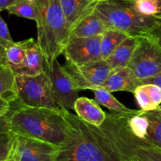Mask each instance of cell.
Listing matches in <instances>:
<instances>
[{
  "mask_svg": "<svg viewBox=\"0 0 161 161\" xmlns=\"http://www.w3.org/2000/svg\"><path fill=\"white\" fill-rule=\"evenodd\" d=\"M62 111L69 127L55 161H122L117 149L100 127L84 122L69 110Z\"/></svg>",
  "mask_w": 161,
  "mask_h": 161,
  "instance_id": "1",
  "label": "cell"
},
{
  "mask_svg": "<svg viewBox=\"0 0 161 161\" xmlns=\"http://www.w3.org/2000/svg\"><path fill=\"white\" fill-rule=\"evenodd\" d=\"M11 132L60 146L67 137L69 123L62 109L20 106L9 113Z\"/></svg>",
  "mask_w": 161,
  "mask_h": 161,
  "instance_id": "2",
  "label": "cell"
},
{
  "mask_svg": "<svg viewBox=\"0 0 161 161\" xmlns=\"http://www.w3.org/2000/svg\"><path fill=\"white\" fill-rule=\"evenodd\" d=\"M38 6L37 43L44 58V67L51 68L63 53L71 37L59 0H36Z\"/></svg>",
  "mask_w": 161,
  "mask_h": 161,
  "instance_id": "3",
  "label": "cell"
},
{
  "mask_svg": "<svg viewBox=\"0 0 161 161\" xmlns=\"http://www.w3.org/2000/svg\"><path fill=\"white\" fill-rule=\"evenodd\" d=\"M94 12L108 29L122 31L129 36L145 37L161 27L160 16H146L134 7L133 0H100Z\"/></svg>",
  "mask_w": 161,
  "mask_h": 161,
  "instance_id": "4",
  "label": "cell"
},
{
  "mask_svg": "<svg viewBox=\"0 0 161 161\" xmlns=\"http://www.w3.org/2000/svg\"><path fill=\"white\" fill-rule=\"evenodd\" d=\"M18 97L16 102L21 106L61 110L53 97L50 80L44 71L34 76L17 75Z\"/></svg>",
  "mask_w": 161,
  "mask_h": 161,
  "instance_id": "5",
  "label": "cell"
},
{
  "mask_svg": "<svg viewBox=\"0 0 161 161\" xmlns=\"http://www.w3.org/2000/svg\"><path fill=\"white\" fill-rule=\"evenodd\" d=\"M128 67L141 81L161 72V47L155 33L140 38Z\"/></svg>",
  "mask_w": 161,
  "mask_h": 161,
  "instance_id": "6",
  "label": "cell"
},
{
  "mask_svg": "<svg viewBox=\"0 0 161 161\" xmlns=\"http://www.w3.org/2000/svg\"><path fill=\"white\" fill-rule=\"evenodd\" d=\"M58 149L51 143L14 134L6 161H55Z\"/></svg>",
  "mask_w": 161,
  "mask_h": 161,
  "instance_id": "7",
  "label": "cell"
},
{
  "mask_svg": "<svg viewBox=\"0 0 161 161\" xmlns=\"http://www.w3.org/2000/svg\"><path fill=\"white\" fill-rule=\"evenodd\" d=\"M75 83L78 90L98 89L105 83L112 70L105 60L76 65L66 61L63 66Z\"/></svg>",
  "mask_w": 161,
  "mask_h": 161,
  "instance_id": "8",
  "label": "cell"
},
{
  "mask_svg": "<svg viewBox=\"0 0 161 161\" xmlns=\"http://www.w3.org/2000/svg\"><path fill=\"white\" fill-rule=\"evenodd\" d=\"M45 72L50 80L53 97L61 109L71 110L78 98V88L65 69L55 60L51 68H46Z\"/></svg>",
  "mask_w": 161,
  "mask_h": 161,
  "instance_id": "9",
  "label": "cell"
},
{
  "mask_svg": "<svg viewBox=\"0 0 161 161\" xmlns=\"http://www.w3.org/2000/svg\"><path fill=\"white\" fill-rule=\"evenodd\" d=\"M101 39L102 36L94 37L71 36L63 51L66 61L82 65L102 60L100 49Z\"/></svg>",
  "mask_w": 161,
  "mask_h": 161,
  "instance_id": "10",
  "label": "cell"
},
{
  "mask_svg": "<svg viewBox=\"0 0 161 161\" xmlns=\"http://www.w3.org/2000/svg\"><path fill=\"white\" fill-rule=\"evenodd\" d=\"M68 27L72 30L84 18L94 12L100 0H59Z\"/></svg>",
  "mask_w": 161,
  "mask_h": 161,
  "instance_id": "11",
  "label": "cell"
},
{
  "mask_svg": "<svg viewBox=\"0 0 161 161\" xmlns=\"http://www.w3.org/2000/svg\"><path fill=\"white\" fill-rule=\"evenodd\" d=\"M10 67L17 75L34 76L39 75L45 71L43 55L37 42H36L34 39L31 38V42L27 49L26 57L22 64Z\"/></svg>",
  "mask_w": 161,
  "mask_h": 161,
  "instance_id": "12",
  "label": "cell"
},
{
  "mask_svg": "<svg viewBox=\"0 0 161 161\" xmlns=\"http://www.w3.org/2000/svg\"><path fill=\"white\" fill-rule=\"evenodd\" d=\"M141 84H142V81L135 75L133 71L129 67H125L111 72L109 76L101 88L112 93L116 91L134 93L135 89Z\"/></svg>",
  "mask_w": 161,
  "mask_h": 161,
  "instance_id": "13",
  "label": "cell"
},
{
  "mask_svg": "<svg viewBox=\"0 0 161 161\" xmlns=\"http://www.w3.org/2000/svg\"><path fill=\"white\" fill-rule=\"evenodd\" d=\"M74 110L82 120L94 127H100L106 119L105 113L99 104L86 97H78L74 104Z\"/></svg>",
  "mask_w": 161,
  "mask_h": 161,
  "instance_id": "14",
  "label": "cell"
},
{
  "mask_svg": "<svg viewBox=\"0 0 161 161\" xmlns=\"http://www.w3.org/2000/svg\"><path fill=\"white\" fill-rule=\"evenodd\" d=\"M140 38L129 36L105 60L111 68L112 72L128 67L132 55L140 41Z\"/></svg>",
  "mask_w": 161,
  "mask_h": 161,
  "instance_id": "15",
  "label": "cell"
},
{
  "mask_svg": "<svg viewBox=\"0 0 161 161\" xmlns=\"http://www.w3.org/2000/svg\"><path fill=\"white\" fill-rule=\"evenodd\" d=\"M142 110L153 111L161 105V87L152 83H142L133 93Z\"/></svg>",
  "mask_w": 161,
  "mask_h": 161,
  "instance_id": "16",
  "label": "cell"
},
{
  "mask_svg": "<svg viewBox=\"0 0 161 161\" xmlns=\"http://www.w3.org/2000/svg\"><path fill=\"white\" fill-rule=\"evenodd\" d=\"M127 152L142 161H161V149L146 140L138 138L133 133L127 142Z\"/></svg>",
  "mask_w": 161,
  "mask_h": 161,
  "instance_id": "17",
  "label": "cell"
},
{
  "mask_svg": "<svg viewBox=\"0 0 161 161\" xmlns=\"http://www.w3.org/2000/svg\"><path fill=\"white\" fill-rule=\"evenodd\" d=\"M108 28L98 15L94 12L83 19L71 32V36L94 37L102 36Z\"/></svg>",
  "mask_w": 161,
  "mask_h": 161,
  "instance_id": "18",
  "label": "cell"
},
{
  "mask_svg": "<svg viewBox=\"0 0 161 161\" xmlns=\"http://www.w3.org/2000/svg\"><path fill=\"white\" fill-rule=\"evenodd\" d=\"M0 97L10 104L18 97L17 75L9 64L0 65Z\"/></svg>",
  "mask_w": 161,
  "mask_h": 161,
  "instance_id": "19",
  "label": "cell"
},
{
  "mask_svg": "<svg viewBox=\"0 0 161 161\" xmlns=\"http://www.w3.org/2000/svg\"><path fill=\"white\" fill-rule=\"evenodd\" d=\"M94 94V100L100 105L106 107L108 110L113 112V113L124 115V116H134V115L139 114L141 110H134L127 108L125 105L119 102L114 96L112 94V92L103 89L98 88L93 91Z\"/></svg>",
  "mask_w": 161,
  "mask_h": 161,
  "instance_id": "20",
  "label": "cell"
},
{
  "mask_svg": "<svg viewBox=\"0 0 161 161\" xmlns=\"http://www.w3.org/2000/svg\"><path fill=\"white\" fill-rule=\"evenodd\" d=\"M128 35L113 29H108L102 36L100 42L102 60H106L115 50L128 38Z\"/></svg>",
  "mask_w": 161,
  "mask_h": 161,
  "instance_id": "21",
  "label": "cell"
},
{
  "mask_svg": "<svg viewBox=\"0 0 161 161\" xmlns=\"http://www.w3.org/2000/svg\"><path fill=\"white\" fill-rule=\"evenodd\" d=\"M143 115L149 119V125L145 140L161 149V113L157 109L145 112Z\"/></svg>",
  "mask_w": 161,
  "mask_h": 161,
  "instance_id": "22",
  "label": "cell"
},
{
  "mask_svg": "<svg viewBox=\"0 0 161 161\" xmlns=\"http://www.w3.org/2000/svg\"><path fill=\"white\" fill-rule=\"evenodd\" d=\"M6 10L9 14L35 20L38 18V6L36 0H19Z\"/></svg>",
  "mask_w": 161,
  "mask_h": 161,
  "instance_id": "23",
  "label": "cell"
},
{
  "mask_svg": "<svg viewBox=\"0 0 161 161\" xmlns=\"http://www.w3.org/2000/svg\"><path fill=\"white\" fill-rule=\"evenodd\" d=\"M31 40V38L20 42H14L6 48V57L9 65L16 66L22 64Z\"/></svg>",
  "mask_w": 161,
  "mask_h": 161,
  "instance_id": "24",
  "label": "cell"
},
{
  "mask_svg": "<svg viewBox=\"0 0 161 161\" xmlns=\"http://www.w3.org/2000/svg\"><path fill=\"white\" fill-rule=\"evenodd\" d=\"M127 124L132 133L141 139H145L147 135L149 122L148 118L143 115L142 110L139 114L129 116L127 119Z\"/></svg>",
  "mask_w": 161,
  "mask_h": 161,
  "instance_id": "25",
  "label": "cell"
},
{
  "mask_svg": "<svg viewBox=\"0 0 161 161\" xmlns=\"http://www.w3.org/2000/svg\"><path fill=\"white\" fill-rule=\"evenodd\" d=\"M135 9L146 16H157L161 14V0H133Z\"/></svg>",
  "mask_w": 161,
  "mask_h": 161,
  "instance_id": "26",
  "label": "cell"
},
{
  "mask_svg": "<svg viewBox=\"0 0 161 161\" xmlns=\"http://www.w3.org/2000/svg\"><path fill=\"white\" fill-rule=\"evenodd\" d=\"M14 138V134L11 131L0 134V161H6Z\"/></svg>",
  "mask_w": 161,
  "mask_h": 161,
  "instance_id": "27",
  "label": "cell"
},
{
  "mask_svg": "<svg viewBox=\"0 0 161 161\" xmlns=\"http://www.w3.org/2000/svg\"><path fill=\"white\" fill-rule=\"evenodd\" d=\"M13 42H9V41L0 37V65L8 64L6 57V50Z\"/></svg>",
  "mask_w": 161,
  "mask_h": 161,
  "instance_id": "28",
  "label": "cell"
},
{
  "mask_svg": "<svg viewBox=\"0 0 161 161\" xmlns=\"http://www.w3.org/2000/svg\"><path fill=\"white\" fill-rule=\"evenodd\" d=\"M1 11L2 10L0 9V13H1ZM0 37L6 39V40L9 41V42H14L10 36L9 28H8L6 22L4 21V20H3V17H1V15H0Z\"/></svg>",
  "mask_w": 161,
  "mask_h": 161,
  "instance_id": "29",
  "label": "cell"
},
{
  "mask_svg": "<svg viewBox=\"0 0 161 161\" xmlns=\"http://www.w3.org/2000/svg\"><path fill=\"white\" fill-rule=\"evenodd\" d=\"M9 113L5 116H0V134L10 131L9 125Z\"/></svg>",
  "mask_w": 161,
  "mask_h": 161,
  "instance_id": "30",
  "label": "cell"
},
{
  "mask_svg": "<svg viewBox=\"0 0 161 161\" xmlns=\"http://www.w3.org/2000/svg\"><path fill=\"white\" fill-rule=\"evenodd\" d=\"M11 109L10 103L5 101L3 97H0V116L7 114Z\"/></svg>",
  "mask_w": 161,
  "mask_h": 161,
  "instance_id": "31",
  "label": "cell"
},
{
  "mask_svg": "<svg viewBox=\"0 0 161 161\" xmlns=\"http://www.w3.org/2000/svg\"><path fill=\"white\" fill-rule=\"evenodd\" d=\"M142 83H152V84L157 85V86L161 87V72L156 75V76L142 80Z\"/></svg>",
  "mask_w": 161,
  "mask_h": 161,
  "instance_id": "32",
  "label": "cell"
},
{
  "mask_svg": "<svg viewBox=\"0 0 161 161\" xmlns=\"http://www.w3.org/2000/svg\"><path fill=\"white\" fill-rule=\"evenodd\" d=\"M19 0H0V9L2 11L7 9L11 6L15 4Z\"/></svg>",
  "mask_w": 161,
  "mask_h": 161,
  "instance_id": "33",
  "label": "cell"
},
{
  "mask_svg": "<svg viewBox=\"0 0 161 161\" xmlns=\"http://www.w3.org/2000/svg\"><path fill=\"white\" fill-rule=\"evenodd\" d=\"M122 161H142L138 157L134 155H120Z\"/></svg>",
  "mask_w": 161,
  "mask_h": 161,
  "instance_id": "34",
  "label": "cell"
},
{
  "mask_svg": "<svg viewBox=\"0 0 161 161\" xmlns=\"http://www.w3.org/2000/svg\"><path fill=\"white\" fill-rule=\"evenodd\" d=\"M159 29H160V28H159ZM159 29L156 31L155 35H156V37H157V41H158V43L160 44V46L161 47V31Z\"/></svg>",
  "mask_w": 161,
  "mask_h": 161,
  "instance_id": "35",
  "label": "cell"
},
{
  "mask_svg": "<svg viewBox=\"0 0 161 161\" xmlns=\"http://www.w3.org/2000/svg\"><path fill=\"white\" fill-rule=\"evenodd\" d=\"M157 111L160 112V113H161V105H159V107H158V108H157Z\"/></svg>",
  "mask_w": 161,
  "mask_h": 161,
  "instance_id": "36",
  "label": "cell"
},
{
  "mask_svg": "<svg viewBox=\"0 0 161 161\" xmlns=\"http://www.w3.org/2000/svg\"><path fill=\"white\" fill-rule=\"evenodd\" d=\"M159 16H160V18H161V14H159ZM159 30H160V31H161V27H160V29H159Z\"/></svg>",
  "mask_w": 161,
  "mask_h": 161,
  "instance_id": "37",
  "label": "cell"
}]
</instances>
